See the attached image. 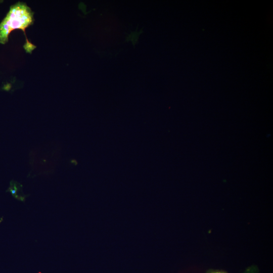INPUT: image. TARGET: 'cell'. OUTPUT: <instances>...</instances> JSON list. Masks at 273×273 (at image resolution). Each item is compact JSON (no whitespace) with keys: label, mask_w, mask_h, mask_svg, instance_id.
I'll return each instance as SVG.
<instances>
[{"label":"cell","mask_w":273,"mask_h":273,"mask_svg":"<svg viewBox=\"0 0 273 273\" xmlns=\"http://www.w3.org/2000/svg\"><path fill=\"white\" fill-rule=\"evenodd\" d=\"M34 21L33 12L25 3L19 2L11 6L0 23V43H6L11 32L15 29H20L25 37L24 49L26 53L31 54L36 46L27 39L25 30L33 24Z\"/></svg>","instance_id":"6da1fadb"},{"label":"cell","mask_w":273,"mask_h":273,"mask_svg":"<svg viewBox=\"0 0 273 273\" xmlns=\"http://www.w3.org/2000/svg\"><path fill=\"white\" fill-rule=\"evenodd\" d=\"M211 273H225V272H220V271H216V272H211Z\"/></svg>","instance_id":"7a4b0ae2"}]
</instances>
